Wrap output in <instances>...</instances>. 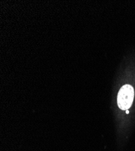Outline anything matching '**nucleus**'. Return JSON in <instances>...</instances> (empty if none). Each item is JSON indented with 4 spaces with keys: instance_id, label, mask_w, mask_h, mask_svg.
<instances>
[{
    "instance_id": "1",
    "label": "nucleus",
    "mask_w": 135,
    "mask_h": 151,
    "mask_svg": "<svg viewBox=\"0 0 135 151\" xmlns=\"http://www.w3.org/2000/svg\"><path fill=\"white\" fill-rule=\"evenodd\" d=\"M134 96V92L132 86L130 85L122 86L117 97V103L119 108L122 110H128L133 104Z\"/></svg>"
},
{
    "instance_id": "2",
    "label": "nucleus",
    "mask_w": 135,
    "mask_h": 151,
    "mask_svg": "<svg viewBox=\"0 0 135 151\" xmlns=\"http://www.w3.org/2000/svg\"><path fill=\"white\" fill-rule=\"evenodd\" d=\"M129 110H126V114H129Z\"/></svg>"
}]
</instances>
